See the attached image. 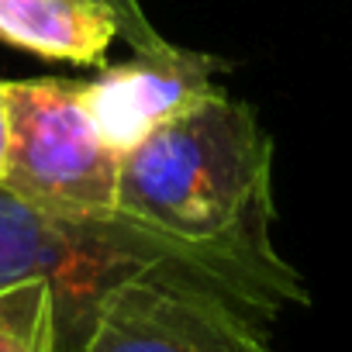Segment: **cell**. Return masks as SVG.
Returning <instances> with one entry per match:
<instances>
[{"label":"cell","instance_id":"cell-6","mask_svg":"<svg viewBox=\"0 0 352 352\" xmlns=\"http://www.w3.org/2000/svg\"><path fill=\"white\" fill-rule=\"evenodd\" d=\"M118 38V18L107 0H0V42L21 52L104 66Z\"/></svg>","mask_w":352,"mask_h":352},{"label":"cell","instance_id":"cell-5","mask_svg":"<svg viewBox=\"0 0 352 352\" xmlns=\"http://www.w3.org/2000/svg\"><path fill=\"white\" fill-rule=\"evenodd\" d=\"M228 69L232 63L218 56L166 42L152 52H131L124 63H104L94 80H76V94L100 138L124 155L159 124L218 97L225 90L218 76Z\"/></svg>","mask_w":352,"mask_h":352},{"label":"cell","instance_id":"cell-2","mask_svg":"<svg viewBox=\"0 0 352 352\" xmlns=\"http://www.w3.org/2000/svg\"><path fill=\"white\" fill-rule=\"evenodd\" d=\"M118 211L184 239L273 228V138L256 107L221 90L131 145Z\"/></svg>","mask_w":352,"mask_h":352},{"label":"cell","instance_id":"cell-8","mask_svg":"<svg viewBox=\"0 0 352 352\" xmlns=\"http://www.w3.org/2000/svg\"><path fill=\"white\" fill-rule=\"evenodd\" d=\"M107 8L118 18V38H124L131 52H152V49L166 45V38L152 28V21L145 18L138 0H107Z\"/></svg>","mask_w":352,"mask_h":352},{"label":"cell","instance_id":"cell-9","mask_svg":"<svg viewBox=\"0 0 352 352\" xmlns=\"http://www.w3.org/2000/svg\"><path fill=\"white\" fill-rule=\"evenodd\" d=\"M8 145H11V111H8L4 80H0V187H4V169H8Z\"/></svg>","mask_w":352,"mask_h":352},{"label":"cell","instance_id":"cell-7","mask_svg":"<svg viewBox=\"0 0 352 352\" xmlns=\"http://www.w3.org/2000/svg\"><path fill=\"white\" fill-rule=\"evenodd\" d=\"M0 352H59L56 300L45 280L0 287Z\"/></svg>","mask_w":352,"mask_h":352},{"label":"cell","instance_id":"cell-1","mask_svg":"<svg viewBox=\"0 0 352 352\" xmlns=\"http://www.w3.org/2000/svg\"><path fill=\"white\" fill-rule=\"evenodd\" d=\"M45 280L56 300L59 352H80L97 304L128 280H162L235 304L270 328L307 307L304 276L276 252L273 228L228 239H184L124 211L49 214L0 187V287Z\"/></svg>","mask_w":352,"mask_h":352},{"label":"cell","instance_id":"cell-4","mask_svg":"<svg viewBox=\"0 0 352 352\" xmlns=\"http://www.w3.org/2000/svg\"><path fill=\"white\" fill-rule=\"evenodd\" d=\"M266 331L214 294L128 280L97 304L80 352H273Z\"/></svg>","mask_w":352,"mask_h":352},{"label":"cell","instance_id":"cell-3","mask_svg":"<svg viewBox=\"0 0 352 352\" xmlns=\"http://www.w3.org/2000/svg\"><path fill=\"white\" fill-rule=\"evenodd\" d=\"M11 145L4 190L49 214H104L118 208L121 152L87 114L76 80H4Z\"/></svg>","mask_w":352,"mask_h":352}]
</instances>
